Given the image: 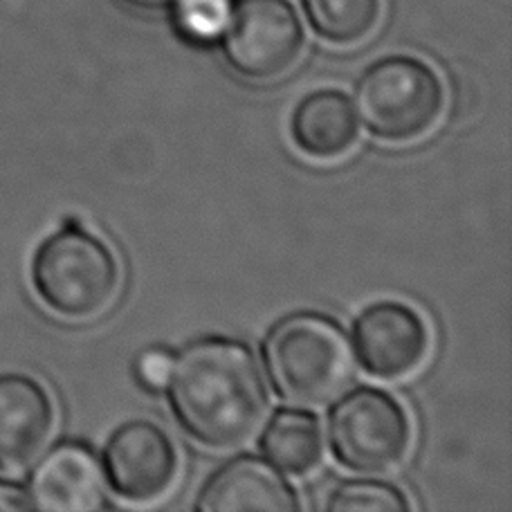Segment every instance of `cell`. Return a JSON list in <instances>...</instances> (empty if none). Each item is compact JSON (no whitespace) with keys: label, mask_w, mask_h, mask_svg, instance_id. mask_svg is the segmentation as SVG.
I'll list each match as a JSON object with an SVG mask.
<instances>
[{"label":"cell","mask_w":512,"mask_h":512,"mask_svg":"<svg viewBox=\"0 0 512 512\" xmlns=\"http://www.w3.org/2000/svg\"><path fill=\"white\" fill-rule=\"evenodd\" d=\"M173 355L167 349H149L144 351L135 364L137 380H140L146 389L158 391L167 384L169 371H171Z\"/></svg>","instance_id":"obj_17"},{"label":"cell","mask_w":512,"mask_h":512,"mask_svg":"<svg viewBox=\"0 0 512 512\" xmlns=\"http://www.w3.org/2000/svg\"><path fill=\"white\" fill-rule=\"evenodd\" d=\"M194 508L200 512H297L301 501L295 486L268 459L239 456L203 483Z\"/></svg>","instance_id":"obj_11"},{"label":"cell","mask_w":512,"mask_h":512,"mask_svg":"<svg viewBox=\"0 0 512 512\" xmlns=\"http://www.w3.org/2000/svg\"><path fill=\"white\" fill-rule=\"evenodd\" d=\"M30 510L95 512L108 508L106 477L84 443H61L36 465L25 490Z\"/></svg>","instance_id":"obj_9"},{"label":"cell","mask_w":512,"mask_h":512,"mask_svg":"<svg viewBox=\"0 0 512 512\" xmlns=\"http://www.w3.org/2000/svg\"><path fill=\"white\" fill-rule=\"evenodd\" d=\"M164 389L178 425L212 450H234L250 441L270 407L252 349L232 337L187 344L173 358Z\"/></svg>","instance_id":"obj_1"},{"label":"cell","mask_w":512,"mask_h":512,"mask_svg":"<svg viewBox=\"0 0 512 512\" xmlns=\"http://www.w3.org/2000/svg\"><path fill=\"white\" fill-rule=\"evenodd\" d=\"M353 342L364 371L380 380H400L425 362L429 328L416 308L378 301L353 322Z\"/></svg>","instance_id":"obj_8"},{"label":"cell","mask_w":512,"mask_h":512,"mask_svg":"<svg viewBox=\"0 0 512 512\" xmlns=\"http://www.w3.org/2000/svg\"><path fill=\"white\" fill-rule=\"evenodd\" d=\"M263 364L281 400L322 409L340 400L358 378L349 335L322 313H292L270 328L261 346Z\"/></svg>","instance_id":"obj_2"},{"label":"cell","mask_w":512,"mask_h":512,"mask_svg":"<svg viewBox=\"0 0 512 512\" xmlns=\"http://www.w3.org/2000/svg\"><path fill=\"white\" fill-rule=\"evenodd\" d=\"M176 474V445L151 420H128L106 441L104 477L117 497L133 504H149L171 488Z\"/></svg>","instance_id":"obj_7"},{"label":"cell","mask_w":512,"mask_h":512,"mask_svg":"<svg viewBox=\"0 0 512 512\" xmlns=\"http://www.w3.org/2000/svg\"><path fill=\"white\" fill-rule=\"evenodd\" d=\"M328 445L346 470L382 477L400 468L409 452V416L391 393L373 387L355 389L331 411Z\"/></svg>","instance_id":"obj_5"},{"label":"cell","mask_w":512,"mask_h":512,"mask_svg":"<svg viewBox=\"0 0 512 512\" xmlns=\"http://www.w3.org/2000/svg\"><path fill=\"white\" fill-rule=\"evenodd\" d=\"M353 102L373 137L402 144L420 140L441 120L445 88L425 61L396 54L362 72Z\"/></svg>","instance_id":"obj_4"},{"label":"cell","mask_w":512,"mask_h":512,"mask_svg":"<svg viewBox=\"0 0 512 512\" xmlns=\"http://www.w3.org/2000/svg\"><path fill=\"white\" fill-rule=\"evenodd\" d=\"M304 50V27L288 0H241L223 32V54L236 75L272 81Z\"/></svg>","instance_id":"obj_6"},{"label":"cell","mask_w":512,"mask_h":512,"mask_svg":"<svg viewBox=\"0 0 512 512\" xmlns=\"http://www.w3.org/2000/svg\"><path fill=\"white\" fill-rule=\"evenodd\" d=\"M122 3L131 5L135 9H146V12H153V9H169L178 3V0H122Z\"/></svg>","instance_id":"obj_19"},{"label":"cell","mask_w":512,"mask_h":512,"mask_svg":"<svg viewBox=\"0 0 512 512\" xmlns=\"http://www.w3.org/2000/svg\"><path fill=\"white\" fill-rule=\"evenodd\" d=\"M16 510H30L25 490L12 481L0 479V512H16Z\"/></svg>","instance_id":"obj_18"},{"label":"cell","mask_w":512,"mask_h":512,"mask_svg":"<svg viewBox=\"0 0 512 512\" xmlns=\"http://www.w3.org/2000/svg\"><path fill=\"white\" fill-rule=\"evenodd\" d=\"M409 508L405 492L376 479L344 481L326 499L328 512H407Z\"/></svg>","instance_id":"obj_15"},{"label":"cell","mask_w":512,"mask_h":512,"mask_svg":"<svg viewBox=\"0 0 512 512\" xmlns=\"http://www.w3.org/2000/svg\"><path fill=\"white\" fill-rule=\"evenodd\" d=\"M261 452L274 468L304 477L322 461V423L304 407L279 409L263 429Z\"/></svg>","instance_id":"obj_13"},{"label":"cell","mask_w":512,"mask_h":512,"mask_svg":"<svg viewBox=\"0 0 512 512\" xmlns=\"http://www.w3.org/2000/svg\"><path fill=\"white\" fill-rule=\"evenodd\" d=\"M54 429L48 389L23 373L0 376V472L30 470Z\"/></svg>","instance_id":"obj_10"},{"label":"cell","mask_w":512,"mask_h":512,"mask_svg":"<svg viewBox=\"0 0 512 512\" xmlns=\"http://www.w3.org/2000/svg\"><path fill=\"white\" fill-rule=\"evenodd\" d=\"M290 135L297 149L308 158H342L358 142V115L342 90H315L292 111Z\"/></svg>","instance_id":"obj_12"},{"label":"cell","mask_w":512,"mask_h":512,"mask_svg":"<svg viewBox=\"0 0 512 512\" xmlns=\"http://www.w3.org/2000/svg\"><path fill=\"white\" fill-rule=\"evenodd\" d=\"M232 16V0H178L173 23L182 39L205 45L221 39Z\"/></svg>","instance_id":"obj_16"},{"label":"cell","mask_w":512,"mask_h":512,"mask_svg":"<svg viewBox=\"0 0 512 512\" xmlns=\"http://www.w3.org/2000/svg\"><path fill=\"white\" fill-rule=\"evenodd\" d=\"M310 27L333 45H355L376 30L382 0H301Z\"/></svg>","instance_id":"obj_14"},{"label":"cell","mask_w":512,"mask_h":512,"mask_svg":"<svg viewBox=\"0 0 512 512\" xmlns=\"http://www.w3.org/2000/svg\"><path fill=\"white\" fill-rule=\"evenodd\" d=\"M32 286L52 313L79 322L93 319L120 292V263L99 236L66 223L36 250Z\"/></svg>","instance_id":"obj_3"}]
</instances>
